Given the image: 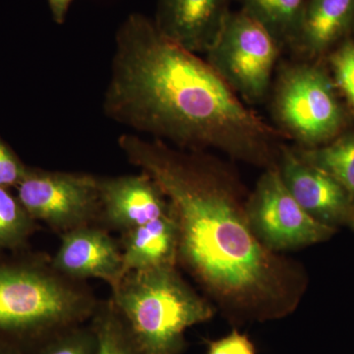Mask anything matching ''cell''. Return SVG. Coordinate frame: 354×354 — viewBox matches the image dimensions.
<instances>
[{
	"mask_svg": "<svg viewBox=\"0 0 354 354\" xmlns=\"http://www.w3.org/2000/svg\"><path fill=\"white\" fill-rule=\"evenodd\" d=\"M53 19L58 25L64 24L73 0H48Z\"/></svg>",
	"mask_w": 354,
	"mask_h": 354,
	"instance_id": "cell-23",
	"label": "cell"
},
{
	"mask_svg": "<svg viewBox=\"0 0 354 354\" xmlns=\"http://www.w3.org/2000/svg\"><path fill=\"white\" fill-rule=\"evenodd\" d=\"M10 189L0 186V255L27 251L38 228V223Z\"/></svg>",
	"mask_w": 354,
	"mask_h": 354,
	"instance_id": "cell-17",
	"label": "cell"
},
{
	"mask_svg": "<svg viewBox=\"0 0 354 354\" xmlns=\"http://www.w3.org/2000/svg\"><path fill=\"white\" fill-rule=\"evenodd\" d=\"M281 50L262 26L230 11L206 60L242 101L259 104L269 94Z\"/></svg>",
	"mask_w": 354,
	"mask_h": 354,
	"instance_id": "cell-6",
	"label": "cell"
},
{
	"mask_svg": "<svg viewBox=\"0 0 354 354\" xmlns=\"http://www.w3.org/2000/svg\"><path fill=\"white\" fill-rule=\"evenodd\" d=\"M232 0H158V31L191 53H206L230 15Z\"/></svg>",
	"mask_w": 354,
	"mask_h": 354,
	"instance_id": "cell-12",
	"label": "cell"
},
{
	"mask_svg": "<svg viewBox=\"0 0 354 354\" xmlns=\"http://www.w3.org/2000/svg\"><path fill=\"white\" fill-rule=\"evenodd\" d=\"M121 234L124 274L178 262V225L172 211Z\"/></svg>",
	"mask_w": 354,
	"mask_h": 354,
	"instance_id": "cell-14",
	"label": "cell"
},
{
	"mask_svg": "<svg viewBox=\"0 0 354 354\" xmlns=\"http://www.w3.org/2000/svg\"><path fill=\"white\" fill-rule=\"evenodd\" d=\"M295 151L307 164L332 176L354 200V132L322 146Z\"/></svg>",
	"mask_w": 354,
	"mask_h": 354,
	"instance_id": "cell-16",
	"label": "cell"
},
{
	"mask_svg": "<svg viewBox=\"0 0 354 354\" xmlns=\"http://www.w3.org/2000/svg\"><path fill=\"white\" fill-rule=\"evenodd\" d=\"M97 339L90 324L57 330L28 349L27 354H95Z\"/></svg>",
	"mask_w": 354,
	"mask_h": 354,
	"instance_id": "cell-19",
	"label": "cell"
},
{
	"mask_svg": "<svg viewBox=\"0 0 354 354\" xmlns=\"http://www.w3.org/2000/svg\"><path fill=\"white\" fill-rule=\"evenodd\" d=\"M242 12L262 26L281 48L297 41L307 0H237Z\"/></svg>",
	"mask_w": 354,
	"mask_h": 354,
	"instance_id": "cell-15",
	"label": "cell"
},
{
	"mask_svg": "<svg viewBox=\"0 0 354 354\" xmlns=\"http://www.w3.org/2000/svg\"><path fill=\"white\" fill-rule=\"evenodd\" d=\"M111 292L139 354L183 353L186 330L215 315L176 266L127 272Z\"/></svg>",
	"mask_w": 354,
	"mask_h": 354,
	"instance_id": "cell-4",
	"label": "cell"
},
{
	"mask_svg": "<svg viewBox=\"0 0 354 354\" xmlns=\"http://www.w3.org/2000/svg\"><path fill=\"white\" fill-rule=\"evenodd\" d=\"M334 82L348 100L354 113V41H342L330 57Z\"/></svg>",
	"mask_w": 354,
	"mask_h": 354,
	"instance_id": "cell-20",
	"label": "cell"
},
{
	"mask_svg": "<svg viewBox=\"0 0 354 354\" xmlns=\"http://www.w3.org/2000/svg\"><path fill=\"white\" fill-rule=\"evenodd\" d=\"M90 325L97 339L95 354H139L111 298L97 304Z\"/></svg>",
	"mask_w": 354,
	"mask_h": 354,
	"instance_id": "cell-18",
	"label": "cell"
},
{
	"mask_svg": "<svg viewBox=\"0 0 354 354\" xmlns=\"http://www.w3.org/2000/svg\"><path fill=\"white\" fill-rule=\"evenodd\" d=\"M353 220H354V218H353Z\"/></svg>",
	"mask_w": 354,
	"mask_h": 354,
	"instance_id": "cell-26",
	"label": "cell"
},
{
	"mask_svg": "<svg viewBox=\"0 0 354 354\" xmlns=\"http://www.w3.org/2000/svg\"><path fill=\"white\" fill-rule=\"evenodd\" d=\"M246 213L256 236L274 252L329 239L335 228L312 218L288 190L278 165L268 167L247 198Z\"/></svg>",
	"mask_w": 354,
	"mask_h": 354,
	"instance_id": "cell-8",
	"label": "cell"
},
{
	"mask_svg": "<svg viewBox=\"0 0 354 354\" xmlns=\"http://www.w3.org/2000/svg\"><path fill=\"white\" fill-rule=\"evenodd\" d=\"M55 272L72 281L97 279L114 288L124 276L121 247L106 230L84 225L62 234L50 259Z\"/></svg>",
	"mask_w": 354,
	"mask_h": 354,
	"instance_id": "cell-10",
	"label": "cell"
},
{
	"mask_svg": "<svg viewBox=\"0 0 354 354\" xmlns=\"http://www.w3.org/2000/svg\"><path fill=\"white\" fill-rule=\"evenodd\" d=\"M99 178L28 165L16 195L37 223L62 234L100 220Z\"/></svg>",
	"mask_w": 354,
	"mask_h": 354,
	"instance_id": "cell-7",
	"label": "cell"
},
{
	"mask_svg": "<svg viewBox=\"0 0 354 354\" xmlns=\"http://www.w3.org/2000/svg\"><path fill=\"white\" fill-rule=\"evenodd\" d=\"M100 220L121 234L171 213L169 200L145 172L99 178Z\"/></svg>",
	"mask_w": 354,
	"mask_h": 354,
	"instance_id": "cell-11",
	"label": "cell"
},
{
	"mask_svg": "<svg viewBox=\"0 0 354 354\" xmlns=\"http://www.w3.org/2000/svg\"><path fill=\"white\" fill-rule=\"evenodd\" d=\"M27 167L0 136V186L15 188L24 176Z\"/></svg>",
	"mask_w": 354,
	"mask_h": 354,
	"instance_id": "cell-21",
	"label": "cell"
},
{
	"mask_svg": "<svg viewBox=\"0 0 354 354\" xmlns=\"http://www.w3.org/2000/svg\"><path fill=\"white\" fill-rule=\"evenodd\" d=\"M128 162L152 177L171 204L178 262L230 315L269 320L299 304V268L259 241L241 184L220 160L134 133L118 140Z\"/></svg>",
	"mask_w": 354,
	"mask_h": 354,
	"instance_id": "cell-1",
	"label": "cell"
},
{
	"mask_svg": "<svg viewBox=\"0 0 354 354\" xmlns=\"http://www.w3.org/2000/svg\"><path fill=\"white\" fill-rule=\"evenodd\" d=\"M354 28V0H307L292 50L312 60L348 38Z\"/></svg>",
	"mask_w": 354,
	"mask_h": 354,
	"instance_id": "cell-13",
	"label": "cell"
},
{
	"mask_svg": "<svg viewBox=\"0 0 354 354\" xmlns=\"http://www.w3.org/2000/svg\"><path fill=\"white\" fill-rule=\"evenodd\" d=\"M77 283L43 256L0 255V337L28 351L57 330L90 321L99 302Z\"/></svg>",
	"mask_w": 354,
	"mask_h": 354,
	"instance_id": "cell-3",
	"label": "cell"
},
{
	"mask_svg": "<svg viewBox=\"0 0 354 354\" xmlns=\"http://www.w3.org/2000/svg\"><path fill=\"white\" fill-rule=\"evenodd\" d=\"M102 109L109 120L169 145L214 149L257 167L278 164L283 135L249 109L197 53L130 14L115 37Z\"/></svg>",
	"mask_w": 354,
	"mask_h": 354,
	"instance_id": "cell-2",
	"label": "cell"
},
{
	"mask_svg": "<svg viewBox=\"0 0 354 354\" xmlns=\"http://www.w3.org/2000/svg\"><path fill=\"white\" fill-rule=\"evenodd\" d=\"M208 354H255V349L245 335L234 330L227 337L211 342Z\"/></svg>",
	"mask_w": 354,
	"mask_h": 354,
	"instance_id": "cell-22",
	"label": "cell"
},
{
	"mask_svg": "<svg viewBox=\"0 0 354 354\" xmlns=\"http://www.w3.org/2000/svg\"><path fill=\"white\" fill-rule=\"evenodd\" d=\"M277 165L290 194L312 218L333 227L353 221L354 200L329 174L307 164L285 146Z\"/></svg>",
	"mask_w": 354,
	"mask_h": 354,
	"instance_id": "cell-9",
	"label": "cell"
},
{
	"mask_svg": "<svg viewBox=\"0 0 354 354\" xmlns=\"http://www.w3.org/2000/svg\"><path fill=\"white\" fill-rule=\"evenodd\" d=\"M349 225H351V227L354 228V220L353 221H351V223H349Z\"/></svg>",
	"mask_w": 354,
	"mask_h": 354,
	"instance_id": "cell-25",
	"label": "cell"
},
{
	"mask_svg": "<svg viewBox=\"0 0 354 354\" xmlns=\"http://www.w3.org/2000/svg\"><path fill=\"white\" fill-rule=\"evenodd\" d=\"M0 354H27V351L17 342L0 337Z\"/></svg>",
	"mask_w": 354,
	"mask_h": 354,
	"instance_id": "cell-24",
	"label": "cell"
},
{
	"mask_svg": "<svg viewBox=\"0 0 354 354\" xmlns=\"http://www.w3.org/2000/svg\"><path fill=\"white\" fill-rule=\"evenodd\" d=\"M335 82L320 65L288 64L279 72L272 111L279 131L302 148H315L339 136L344 113Z\"/></svg>",
	"mask_w": 354,
	"mask_h": 354,
	"instance_id": "cell-5",
	"label": "cell"
}]
</instances>
